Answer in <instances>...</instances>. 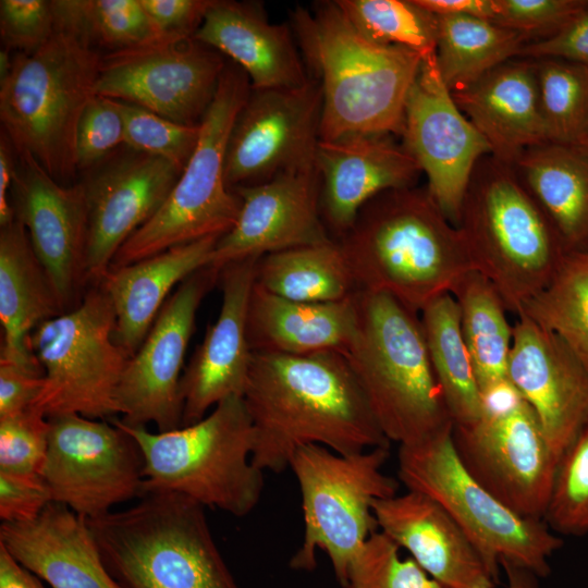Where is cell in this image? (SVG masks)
Masks as SVG:
<instances>
[{
    "instance_id": "cell-1",
    "label": "cell",
    "mask_w": 588,
    "mask_h": 588,
    "mask_svg": "<svg viewBox=\"0 0 588 588\" xmlns=\"http://www.w3.org/2000/svg\"><path fill=\"white\" fill-rule=\"evenodd\" d=\"M242 397L254 430L252 462L261 471L290 468L309 444L354 454L391 443L339 352H255Z\"/></svg>"
},
{
    "instance_id": "cell-2",
    "label": "cell",
    "mask_w": 588,
    "mask_h": 588,
    "mask_svg": "<svg viewBox=\"0 0 588 588\" xmlns=\"http://www.w3.org/2000/svg\"><path fill=\"white\" fill-rule=\"evenodd\" d=\"M290 25L322 91L320 139L404 131L405 106L422 59L362 36L334 1L297 7Z\"/></svg>"
},
{
    "instance_id": "cell-3",
    "label": "cell",
    "mask_w": 588,
    "mask_h": 588,
    "mask_svg": "<svg viewBox=\"0 0 588 588\" xmlns=\"http://www.w3.org/2000/svg\"><path fill=\"white\" fill-rule=\"evenodd\" d=\"M335 241L359 290L385 293L416 314L473 270L458 229L417 185L375 196Z\"/></svg>"
},
{
    "instance_id": "cell-4",
    "label": "cell",
    "mask_w": 588,
    "mask_h": 588,
    "mask_svg": "<svg viewBox=\"0 0 588 588\" xmlns=\"http://www.w3.org/2000/svg\"><path fill=\"white\" fill-rule=\"evenodd\" d=\"M355 301V332L342 355L384 437L412 445L453 426L419 314L381 292L359 290Z\"/></svg>"
},
{
    "instance_id": "cell-5",
    "label": "cell",
    "mask_w": 588,
    "mask_h": 588,
    "mask_svg": "<svg viewBox=\"0 0 588 588\" xmlns=\"http://www.w3.org/2000/svg\"><path fill=\"white\" fill-rule=\"evenodd\" d=\"M458 229L471 268L516 316L551 281L568 253L513 167L492 155L476 164Z\"/></svg>"
},
{
    "instance_id": "cell-6",
    "label": "cell",
    "mask_w": 588,
    "mask_h": 588,
    "mask_svg": "<svg viewBox=\"0 0 588 588\" xmlns=\"http://www.w3.org/2000/svg\"><path fill=\"white\" fill-rule=\"evenodd\" d=\"M204 509L180 493L148 491L134 505L87 523L124 588H240Z\"/></svg>"
},
{
    "instance_id": "cell-7",
    "label": "cell",
    "mask_w": 588,
    "mask_h": 588,
    "mask_svg": "<svg viewBox=\"0 0 588 588\" xmlns=\"http://www.w3.org/2000/svg\"><path fill=\"white\" fill-rule=\"evenodd\" d=\"M101 57L79 38L56 30L35 52H17L0 81L2 133L16 155H30L65 185L78 170L77 126L96 96Z\"/></svg>"
},
{
    "instance_id": "cell-8",
    "label": "cell",
    "mask_w": 588,
    "mask_h": 588,
    "mask_svg": "<svg viewBox=\"0 0 588 588\" xmlns=\"http://www.w3.org/2000/svg\"><path fill=\"white\" fill-rule=\"evenodd\" d=\"M108 420L140 448L145 493H180L236 517L257 506L264 471L252 462L254 430L242 396H230L200 420L163 432L118 417Z\"/></svg>"
},
{
    "instance_id": "cell-9",
    "label": "cell",
    "mask_w": 588,
    "mask_h": 588,
    "mask_svg": "<svg viewBox=\"0 0 588 588\" xmlns=\"http://www.w3.org/2000/svg\"><path fill=\"white\" fill-rule=\"evenodd\" d=\"M250 89L246 73L228 60L185 168L157 213L117 252L110 269L209 236L221 237L235 224L241 199L225 182V156Z\"/></svg>"
},
{
    "instance_id": "cell-10",
    "label": "cell",
    "mask_w": 588,
    "mask_h": 588,
    "mask_svg": "<svg viewBox=\"0 0 588 588\" xmlns=\"http://www.w3.org/2000/svg\"><path fill=\"white\" fill-rule=\"evenodd\" d=\"M389 448L354 454H339L319 444L296 450L290 468L299 486L304 536L291 560L293 568L311 571L321 550L339 583L347 587L352 563L378 531L375 501L397 493V480L382 469Z\"/></svg>"
},
{
    "instance_id": "cell-11",
    "label": "cell",
    "mask_w": 588,
    "mask_h": 588,
    "mask_svg": "<svg viewBox=\"0 0 588 588\" xmlns=\"http://www.w3.org/2000/svg\"><path fill=\"white\" fill-rule=\"evenodd\" d=\"M397 474L407 490L434 500L498 569L501 562L525 567L540 578L563 540L543 519L524 517L479 483L462 463L453 426L412 445H400Z\"/></svg>"
},
{
    "instance_id": "cell-12",
    "label": "cell",
    "mask_w": 588,
    "mask_h": 588,
    "mask_svg": "<svg viewBox=\"0 0 588 588\" xmlns=\"http://www.w3.org/2000/svg\"><path fill=\"white\" fill-rule=\"evenodd\" d=\"M91 285L74 308L41 322L30 335L44 370L34 406L46 417L78 414L108 420L119 414L115 393L131 357L114 339L110 297L99 283Z\"/></svg>"
},
{
    "instance_id": "cell-13",
    "label": "cell",
    "mask_w": 588,
    "mask_h": 588,
    "mask_svg": "<svg viewBox=\"0 0 588 588\" xmlns=\"http://www.w3.org/2000/svg\"><path fill=\"white\" fill-rule=\"evenodd\" d=\"M483 413L453 426L456 452L469 474L515 513L543 519L559 457L531 407L510 381L481 393Z\"/></svg>"
},
{
    "instance_id": "cell-14",
    "label": "cell",
    "mask_w": 588,
    "mask_h": 588,
    "mask_svg": "<svg viewBox=\"0 0 588 588\" xmlns=\"http://www.w3.org/2000/svg\"><path fill=\"white\" fill-rule=\"evenodd\" d=\"M48 421L40 477L53 502L94 519L145 493L143 453L122 428L78 414L54 415Z\"/></svg>"
},
{
    "instance_id": "cell-15",
    "label": "cell",
    "mask_w": 588,
    "mask_h": 588,
    "mask_svg": "<svg viewBox=\"0 0 588 588\" xmlns=\"http://www.w3.org/2000/svg\"><path fill=\"white\" fill-rule=\"evenodd\" d=\"M228 59L194 36L168 35L101 57L96 95L199 125Z\"/></svg>"
},
{
    "instance_id": "cell-16",
    "label": "cell",
    "mask_w": 588,
    "mask_h": 588,
    "mask_svg": "<svg viewBox=\"0 0 588 588\" xmlns=\"http://www.w3.org/2000/svg\"><path fill=\"white\" fill-rule=\"evenodd\" d=\"M322 91L314 77L295 88L250 89L234 121L225 156L230 189L315 168Z\"/></svg>"
},
{
    "instance_id": "cell-17",
    "label": "cell",
    "mask_w": 588,
    "mask_h": 588,
    "mask_svg": "<svg viewBox=\"0 0 588 588\" xmlns=\"http://www.w3.org/2000/svg\"><path fill=\"white\" fill-rule=\"evenodd\" d=\"M219 277L220 271L206 266L186 278L164 303L119 382L115 402L122 422L144 427L152 422L160 432L183 425L184 357L199 305Z\"/></svg>"
},
{
    "instance_id": "cell-18",
    "label": "cell",
    "mask_w": 588,
    "mask_h": 588,
    "mask_svg": "<svg viewBox=\"0 0 588 588\" xmlns=\"http://www.w3.org/2000/svg\"><path fill=\"white\" fill-rule=\"evenodd\" d=\"M402 138L431 197L456 228L471 173L491 148L456 105L436 56L422 60L409 89Z\"/></svg>"
},
{
    "instance_id": "cell-19",
    "label": "cell",
    "mask_w": 588,
    "mask_h": 588,
    "mask_svg": "<svg viewBox=\"0 0 588 588\" xmlns=\"http://www.w3.org/2000/svg\"><path fill=\"white\" fill-rule=\"evenodd\" d=\"M16 156L10 197L14 219L25 228L65 313L88 283L85 187L58 182L28 154Z\"/></svg>"
},
{
    "instance_id": "cell-20",
    "label": "cell",
    "mask_w": 588,
    "mask_h": 588,
    "mask_svg": "<svg viewBox=\"0 0 588 588\" xmlns=\"http://www.w3.org/2000/svg\"><path fill=\"white\" fill-rule=\"evenodd\" d=\"M233 192L241 209L213 248L209 266L218 271L233 262L333 241L321 217L316 167Z\"/></svg>"
},
{
    "instance_id": "cell-21",
    "label": "cell",
    "mask_w": 588,
    "mask_h": 588,
    "mask_svg": "<svg viewBox=\"0 0 588 588\" xmlns=\"http://www.w3.org/2000/svg\"><path fill=\"white\" fill-rule=\"evenodd\" d=\"M181 172L162 158L128 149L83 182L88 207V283L103 279L117 252L157 213Z\"/></svg>"
},
{
    "instance_id": "cell-22",
    "label": "cell",
    "mask_w": 588,
    "mask_h": 588,
    "mask_svg": "<svg viewBox=\"0 0 588 588\" xmlns=\"http://www.w3.org/2000/svg\"><path fill=\"white\" fill-rule=\"evenodd\" d=\"M507 377L560 458L588 421V366L555 333L519 315Z\"/></svg>"
},
{
    "instance_id": "cell-23",
    "label": "cell",
    "mask_w": 588,
    "mask_h": 588,
    "mask_svg": "<svg viewBox=\"0 0 588 588\" xmlns=\"http://www.w3.org/2000/svg\"><path fill=\"white\" fill-rule=\"evenodd\" d=\"M315 167L321 217L333 240L347 232L370 199L389 189L416 185L421 173L404 144L390 134L319 139Z\"/></svg>"
},
{
    "instance_id": "cell-24",
    "label": "cell",
    "mask_w": 588,
    "mask_h": 588,
    "mask_svg": "<svg viewBox=\"0 0 588 588\" xmlns=\"http://www.w3.org/2000/svg\"><path fill=\"white\" fill-rule=\"evenodd\" d=\"M258 259L233 262L220 271L219 315L208 327L181 378L182 426L200 420L221 401L243 395L253 357L247 338V311Z\"/></svg>"
},
{
    "instance_id": "cell-25",
    "label": "cell",
    "mask_w": 588,
    "mask_h": 588,
    "mask_svg": "<svg viewBox=\"0 0 588 588\" xmlns=\"http://www.w3.org/2000/svg\"><path fill=\"white\" fill-rule=\"evenodd\" d=\"M378 529L446 588H495V568L454 519L428 495L407 490L375 501Z\"/></svg>"
},
{
    "instance_id": "cell-26",
    "label": "cell",
    "mask_w": 588,
    "mask_h": 588,
    "mask_svg": "<svg viewBox=\"0 0 588 588\" xmlns=\"http://www.w3.org/2000/svg\"><path fill=\"white\" fill-rule=\"evenodd\" d=\"M194 37L238 65L253 89L295 88L309 74L290 23L257 1L213 0Z\"/></svg>"
},
{
    "instance_id": "cell-27",
    "label": "cell",
    "mask_w": 588,
    "mask_h": 588,
    "mask_svg": "<svg viewBox=\"0 0 588 588\" xmlns=\"http://www.w3.org/2000/svg\"><path fill=\"white\" fill-rule=\"evenodd\" d=\"M0 544L52 588H124L109 573L87 519L51 502L34 519L1 523Z\"/></svg>"
},
{
    "instance_id": "cell-28",
    "label": "cell",
    "mask_w": 588,
    "mask_h": 588,
    "mask_svg": "<svg viewBox=\"0 0 588 588\" xmlns=\"http://www.w3.org/2000/svg\"><path fill=\"white\" fill-rule=\"evenodd\" d=\"M452 96L488 142L491 155L505 163L513 164L527 148L549 142L535 59H510Z\"/></svg>"
},
{
    "instance_id": "cell-29",
    "label": "cell",
    "mask_w": 588,
    "mask_h": 588,
    "mask_svg": "<svg viewBox=\"0 0 588 588\" xmlns=\"http://www.w3.org/2000/svg\"><path fill=\"white\" fill-rule=\"evenodd\" d=\"M63 313L25 228L17 221L0 230V360L44 377L30 347L33 331Z\"/></svg>"
},
{
    "instance_id": "cell-30",
    "label": "cell",
    "mask_w": 588,
    "mask_h": 588,
    "mask_svg": "<svg viewBox=\"0 0 588 588\" xmlns=\"http://www.w3.org/2000/svg\"><path fill=\"white\" fill-rule=\"evenodd\" d=\"M219 238L209 236L108 270L99 284L114 308V339L130 357L143 344L171 290L209 266Z\"/></svg>"
},
{
    "instance_id": "cell-31",
    "label": "cell",
    "mask_w": 588,
    "mask_h": 588,
    "mask_svg": "<svg viewBox=\"0 0 588 588\" xmlns=\"http://www.w3.org/2000/svg\"><path fill=\"white\" fill-rule=\"evenodd\" d=\"M355 296L333 303L296 302L254 283L247 311L253 353H344L356 327Z\"/></svg>"
},
{
    "instance_id": "cell-32",
    "label": "cell",
    "mask_w": 588,
    "mask_h": 588,
    "mask_svg": "<svg viewBox=\"0 0 588 588\" xmlns=\"http://www.w3.org/2000/svg\"><path fill=\"white\" fill-rule=\"evenodd\" d=\"M511 166L566 250L588 249V152L577 144L544 142Z\"/></svg>"
},
{
    "instance_id": "cell-33",
    "label": "cell",
    "mask_w": 588,
    "mask_h": 588,
    "mask_svg": "<svg viewBox=\"0 0 588 588\" xmlns=\"http://www.w3.org/2000/svg\"><path fill=\"white\" fill-rule=\"evenodd\" d=\"M255 282L274 295L305 303L340 302L359 291L335 240L260 257Z\"/></svg>"
},
{
    "instance_id": "cell-34",
    "label": "cell",
    "mask_w": 588,
    "mask_h": 588,
    "mask_svg": "<svg viewBox=\"0 0 588 588\" xmlns=\"http://www.w3.org/2000/svg\"><path fill=\"white\" fill-rule=\"evenodd\" d=\"M419 315L430 362L453 426L471 425L481 418L483 405L463 339L456 301L452 294H443Z\"/></svg>"
},
{
    "instance_id": "cell-35",
    "label": "cell",
    "mask_w": 588,
    "mask_h": 588,
    "mask_svg": "<svg viewBox=\"0 0 588 588\" xmlns=\"http://www.w3.org/2000/svg\"><path fill=\"white\" fill-rule=\"evenodd\" d=\"M452 295L480 392L507 382L513 326L498 291L485 277L470 270Z\"/></svg>"
},
{
    "instance_id": "cell-36",
    "label": "cell",
    "mask_w": 588,
    "mask_h": 588,
    "mask_svg": "<svg viewBox=\"0 0 588 588\" xmlns=\"http://www.w3.org/2000/svg\"><path fill=\"white\" fill-rule=\"evenodd\" d=\"M437 64L446 87L466 88L501 63L518 57L530 39L523 33L469 15H437Z\"/></svg>"
},
{
    "instance_id": "cell-37",
    "label": "cell",
    "mask_w": 588,
    "mask_h": 588,
    "mask_svg": "<svg viewBox=\"0 0 588 588\" xmlns=\"http://www.w3.org/2000/svg\"><path fill=\"white\" fill-rule=\"evenodd\" d=\"M51 7L56 30L109 52L168 36L157 28L139 0H52Z\"/></svg>"
},
{
    "instance_id": "cell-38",
    "label": "cell",
    "mask_w": 588,
    "mask_h": 588,
    "mask_svg": "<svg viewBox=\"0 0 588 588\" xmlns=\"http://www.w3.org/2000/svg\"><path fill=\"white\" fill-rule=\"evenodd\" d=\"M519 315L555 333L588 366V249L568 252Z\"/></svg>"
},
{
    "instance_id": "cell-39",
    "label": "cell",
    "mask_w": 588,
    "mask_h": 588,
    "mask_svg": "<svg viewBox=\"0 0 588 588\" xmlns=\"http://www.w3.org/2000/svg\"><path fill=\"white\" fill-rule=\"evenodd\" d=\"M351 23L367 40L417 53L436 56L438 16L416 0H336Z\"/></svg>"
},
{
    "instance_id": "cell-40",
    "label": "cell",
    "mask_w": 588,
    "mask_h": 588,
    "mask_svg": "<svg viewBox=\"0 0 588 588\" xmlns=\"http://www.w3.org/2000/svg\"><path fill=\"white\" fill-rule=\"evenodd\" d=\"M535 62L547 138L575 144L588 118V66L558 58Z\"/></svg>"
},
{
    "instance_id": "cell-41",
    "label": "cell",
    "mask_w": 588,
    "mask_h": 588,
    "mask_svg": "<svg viewBox=\"0 0 588 588\" xmlns=\"http://www.w3.org/2000/svg\"><path fill=\"white\" fill-rule=\"evenodd\" d=\"M543 520L559 536L588 534V421L559 458Z\"/></svg>"
},
{
    "instance_id": "cell-42",
    "label": "cell",
    "mask_w": 588,
    "mask_h": 588,
    "mask_svg": "<svg viewBox=\"0 0 588 588\" xmlns=\"http://www.w3.org/2000/svg\"><path fill=\"white\" fill-rule=\"evenodd\" d=\"M115 103L124 124V145L162 158L183 171L197 145L199 125L181 124L130 102Z\"/></svg>"
},
{
    "instance_id": "cell-43",
    "label": "cell",
    "mask_w": 588,
    "mask_h": 588,
    "mask_svg": "<svg viewBox=\"0 0 588 588\" xmlns=\"http://www.w3.org/2000/svg\"><path fill=\"white\" fill-rule=\"evenodd\" d=\"M346 588H446L428 575L381 531L373 532L356 556Z\"/></svg>"
},
{
    "instance_id": "cell-44",
    "label": "cell",
    "mask_w": 588,
    "mask_h": 588,
    "mask_svg": "<svg viewBox=\"0 0 588 588\" xmlns=\"http://www.w3.org/2000/svg\"><path fill=\"white\" fill-rule=\"evenodd\" d=\"M48 436V417L35 406L0 418V473L40 475Z\"/></svg>"
},
{
    "instance_id": "cell-45",
    "label": "cell",
    "mask_w": 588,
    "mask_h": 588,
    "mask_svg": "<svg viewBox=\"0 0 588 588\" xmlns=\"http://www.w3.org/2000/svg\"><path fill=\"white\" fill-rule=\"evenodd\" d=\"M588 0H494L492 22L525 34L530 41L562 29Z\"/></svg>"
},
{
    "instance_id": "cell-46",
    "label": "cell",
    "mask_w": 588,
    "mask_h": 588,
    "mask_svg": "<svg viewBox=\"0 0 588 588\" xmlns=\"http://www.w3.org/2000/svg\"><path fill=\"white\" fill-rule=\"evenodd\" d=\"M121 145H124V124L115 100L96 95L77 126L78 170L99 163Z\"/></svg>"
},
{
    "instance_id": "cell-47",
    "label": "cell",
    "mask_w": 588,
    "mask_h": 588,
    "mask_svg": "<svg viewBox=\"0 0 588 588\" xmlns=\"http://www.w3.org/2000/svg\"><path fill=\"white\" fill-rule=\"evenodd\" d=\"M56 33L51 1L1 0L0 35L2 48L33 53Z\"/></svg>"
},
{
    "instance_id": "cell-48",
    "label": "cell",
    "mask_w": 588,
    "mask_h": 588,
    "mask_svg": "<svg viewBox=\"0 0 588 588\" xmlns=\"http://www.w3.org/2000/svg\"><path fill=\"white\" fill-rule=\"evenodd\" d=\"M51 502V493L40 475L0 473L1 523L34 519Z\"/></svg>"
},
{
    "instance_id": "cell-49",
    "label": "cell",
    "mask_w": 588,
    "mask_h": 588,
    "mask_svg": "<svg viewBox=\"0 0 588 588\" xmlns=\"http://www.w3.org/2000/svg\"><path fill=\"white\" fill-rule=\"evenodd\" d=\"M518 57L558 58L588 66V3L554 35L525 44Z\"/></svg>"
},
{
    "instance_id": "cell-50",
    "label": "cell",
    "mask_w": 588,
    "mask_h": 588,
    "mask_svg": "<svg viewBox=\"0 0 588 588\" xmlns=\"http://www.w3.org/2000/svg\"><path fill=\"white\" fill-rule=\"evenodd\" d=\"M163 35L194 36L213 0H139Z\"/></svg>"
},
{
    "instance_id": "cell-51",
    "label": "cell",
    "mask_w": 588,
    "mask_h": 588,
    "mask_svg": "<svg viewBox=\"0 0 588 588\" xmlns=\"http://www.w3.org/2000/svg\"><path fill=\"white\" fill-rule=\"evenodd\" d=\"M44 377L27 372L0 360V418L22 413L34 406Z\"/></svg>"
},
{
    "instance_id": "cell-52",
    "label": "cell",
    "mask_w": 588,
    "mask_h": 588,
    "mask_svg": "<svg viewBox=\"0 0 588 588\" xmlns=\"http://www.w3.org/2000/svg\"><path fill=\"white\" fill-rule=\"evenodd\" d=\"M436 15H469L488 21L495 17L494 0H416Z\"/></svg>"
},
{
    "instance_id": "cell-53",
    "label": "cell",
    "mask_w": 588,
    "mask_h": 588,
    "mask_svg": "<svg viewBox=\"0 0 588 588\" xmlns=\"http://www.w3.org/2000/svg\"><path fill=\"white\" fill-rule=\"evenodd\" d=\"M14 149L8 137L1 132L0 139V226L14 220L11 206V189L13 185L16 162Z\"/></svg>"
},
{
    "instance_id": "cell-54",
    "label": "cell",
    "mask_w": 588,
    "mask_h": 588,
    "mask_svg": "<svg viewBox=\"0 0 588 588\" xmlns=\"http://www.w3.org/2000/svg\"><path fill=\"white\" fill-rule=\"evenodd\" d=\"M0 588H45V586L0 544Z\"/></svg>"
},
{
    "instance_id": "cell-55",
    "label": "cell",
    "mask_w": 588,
    "mask_h": 588,
    "mask_svg": "<svg viewBox=\"0 0 588 588\" xmlns=\"http://www.w3.org/2000/svg\"><path fill=\"white\" fill-rule=\"evenodd\" d=\"M507 578V588H540L539 576L534 572L510 562H501Z\"/></svg>"
},
{
    "instance_id": "cell-56",
    "label": "cell",
    "mask_w": 588,
    "mask_h": 588,
    "mask_svg": "<svg viewBox=\"0 0 588 588\" xmlns=\"http://www.w3.org/2000/svg\"><path fill=\"white\" fill-rule=\"evenodd\" d=\"M577 145H579L580 147H583L587 152H588V118H587V121L585 123V126L577 139V142L575 143Z\"/></svg>"
}]
</instances>
